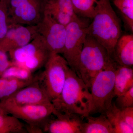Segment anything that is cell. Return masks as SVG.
<instances>
[{
	"label": "cell",
	"instance_id": "obj_1",
	"mask_svg": "<svg viewBox=\"0 0 133 133\" xmlns=\"http://www.w3.org/2000/svg\"><path fill=\"white\" fill-rule=\"evenodd\" d=\"M51 102L57 111L74 114L84 118L89 115L92 99L89 88L70 68L60 95Z\"/></svg>",
	"mask_w": 133,
	"mask_h": 133
},
{
	"label": "cell",
	"instance_id": "obj_2",
	"mask_svg": "<svg viewBox=\"0 0 133 133\" xmlns=\"http://www.w3.org/2000/svg\"><path fill=\"white\" fill-rule=\"evenodd\" d=\"M92 19L88 26V34L106 49L111 57L115 45L121 36L122 30L120 20L110 0H97Z\"/></svg>",
	"mask_w": 133,
	"mask_h": 133
},
{
	"label": "cell",
	"instance_id": "obj_3",
	"mask_svg": "<svg viewBox=\"0 0 133 133\" xmlns=\"http://www.w3.org/2000/svg\"><path fill=\"white\" fill-rule=\"evenodd\" d=\"M113 62L106 49L88 34L79 57L76 74L89 88L97 74Z\"/></svg>",
	"mask_w": 133,
	"mask_h": 133
},
{
	"label": "cell",
	"instance_id": "obj_4",
	"mask_svg": "<svg viewBox=\"0 0 133 133\" xmlns=\"http://www.w3.org/2000/svg\"><path fill=\"white\" fill-rule=\"evenodd\" d=\"M113 62L99 72L94 79L90 87L91 107L89 115L100 113L105 114L112 104L114 93L115 67Z\"/></svg>",
	"mask_w": 133,
	"mask_h": 133
},
{
	"label": "cell",
	"instance_id": "obj_5",
	"mask_svg": "<svg viewBox=\"0 0 133 133\" xmlns=\"http://www.w3.org/2000/svg\"><path fill=\"white\" fill-rule=\"evenodd\" d=\"M44 67L42 72L35 77L51 102L60 95L70 67L64 57L58 54H51Z\"/></svg>",
	"mask_w": 133,
	"mask_h": 133
},
{
	"label": "cell",
	"instance_id": "obj_6",
	"mask_svg": "<svg viewBox=\"0 0 133 133\" xmlns=\"http://www.w3.org/2000/svg\"><path fill=\"white\" fill-rule=\"evenodd\" d=\"M90 19L77 16L66 26V37L62 54L70 68L76 73L80 54L88 35Z\"/></svg>",
	"mask_w": 133,
	"mask_h": 133
},
{
	"label": "cell",
	"instance_id": "obj_7",
	"mask_svg": "<svg viewBox=\"0 0 133 133\" xmlns=\"http://www.w3.org/2000/svg\"><path fill=\"white\" fill-rule=\"evenodd\" d=\"M43 15L42 0H9V25H36Z\"/></svg>",
	"mask_w": 133,
	"mask_h": 133
},
{
	"label": "cell",
	"instance_id": "obj_8",
	"mask_svg": "<svg viewBox=\"0 0 133 133\" xmlns=\"http://www.w3.org/2000/svg\"><path fill=\"white\" fill-rule=\"evenodd\" d=\"M0 107L5 114L11 115L26 123L38 125L43 129L45 122L55 111L52 103L45 105H17L1 100Z\"/></svg>",
	"mask_w": 133,
	"mask_h": 133
},
{
	"label": "cell",
	"instance_id": "obj_9",
	"mask_svg": "<svg viewBox=\"0 0 133 133\" xmlns=\"http://www.w3.org/2000/svg\"><path fill=\"white\" fill-rule=\"evenodd\" d=\"M36 27L38 34L42 37L51 54H62L66 37V26L43 13Z\"/></svg>",
	"mask_w": 133,
	"mask_h": 133
},
{
	"label": "cell",
	"instance_id": "obj_10",
	"mask_svg": "<svg viewBox=\"0 0 133 133\" xmlns=\"http://www.w3.org/2000/svg\"><path fill=\"white\" fill-rule=\"evenodd\" d=\"M38 34L36 25H9L6 35L0 40V50L9 52L30 42Z\"/></svg>",
	"mask_w": 133,
	"mask_h": 133
},
{
	"label": "cell",
	"instance_id": "obj_11",
	"mask_svg": "<svg viewBox=\"0 0 133 133\" xmlns=\"http://www.w3.org/2000/svg\"><path fill=\"white\" fill-rule=\"evenodd\" d=\"M1 100L17 105H45L52 103L39 85L36 77L31 84Z\"/></svg>",
	"mask_w": 133,
	"mask_h": 133
},
{
	"label": "cell",
	"instance_id": "obj_12",
	"mask_svg": "<svg viewBox=\"0 0 133 133\" xmlns=\"http://www.w3.org/2000/svg\"><path fill=\"white\" fill-rule=\"evenodd\" d=\"M56 118L50 117L45 122L43 130L49 133H81L82 118L74 114L62 113L55 110L53 114Z\"/></svg>",
	"mask_w": 133,
	"mask_h": 133
},
{
	"label": "cell",
	"instance_id": "obj_13",
	"mask_svg": "<svg viewBox=\"0 0 133 133\" xmlns=\"http://www.w3.org/2000/svg\"><path fill=\"white\" fill-rule=\"evenodd\" d=\"M43 13L66 26L77 17L71 0H42Z\"/></svg>",
	"mask_w": 133,
	"mask_h": 133
},
{
	"label": "cell",
	"instance_id": "obj_14",
	"mask_svg": "<svg viewBox=\"0 0 133 133\" xmlns=\"http://www.w3.org/2000/svg\"><path fill=\"white\" fill-rule=\"evenodd\" d=\"M111 58L118 65L132 67L133 34L120 37L115 45Z\"/></svg>",
	"mask_w": 133,
	"mask_h": 133
},
{
	"label": "cell",
	"instance_id": "obj_15",
	"mask_svg": "<svg viewBox=\"0 0 133 133\" xmlns=\"http://www.w3.org/2000/svg\"><path fill=\"white\" fill-rule=\"evenodd\" d=\"M45 47L47 48L45 42L38 34L29 43L8 52L14 64L19 65L33 57L39 50Z\"/></svg>",
	"mask_w": 133,
	"mask_h": 133
},
{
	"label": "cell",
	"instance_id": "obj_16",
	"mask_svg": "<svg viewBox=\"0 0 133 133\" xmlns=\"http://www.w3.org/2000/svg\"><path fill=\"white\" fill-rule=\"evenodd\" d=\"M133 87L132 67L116 64L114 81L115 97L121 95Z\"/></svg>",
	"mask_w": 133,
	"mask_h": 133
},
{
	"label": "cell",
	"instance_id": "obj_17",
	"mask_svg": "<svg viewBox=\"0 0 133 133\" xmlns=\"http://www.w3.org/2000/svg\"><path fill=\"white\" fill-rule=\"evenodd\" d=\"M87 121L83 122L81 133H114L112 127L105 114L98 117L88 115Z\"/></svg>",
	"mask_w": 133,
	"mask_h": 133
},
{
	"label": "cell",
	"instance_id": "obj_18",
	"mask_svg": "<svg viewBox=\"0 0 133 133\" xmlns=\"http://www.w3.org/2000/svg\"><path fill=\"white\" fill-rule=\"evenodd\" d=\"M105 114L112 127L114 133H133V129L124 121L121 114V109L116 107L115 103L109 107Z\"/></svg>",
	"mask_w": 133,
	"mask_h": 133
},
{
	"label": "cell",
	"instance_id": "obj_19",
	"mask_svg": "<svg viewBox=\"0 0 133 133\" xmlns=\"http://www.w3.org/2000/svg\"><path fill=\"white\" fill-rule=\"evenodd\" d=\"M35 80H23L15 78H0V100L8 97L17 91L29 85Z\"/></svg>",
	"mask_w": 133,
	"mask_h": 133
},
{
	"label": "cell",
	"instance_id": "obj_20",
	"mask_svg": "<svg viewBox=\"0 0 133 133\" xmlns=\"http://www.w3.org/2000/svg\"><path fill=\"white\" fill-rule=\"evenodd\" d=\"M25 125L15 116L0 114V133H27Z\"/></svg>",
	"mask_w": 133,
	"mask_h": 133
},
{
	"label": "cell",
	"instance_id": "obj_21",
	"mask_svg": "<svg viewBox=\"0 0 133 133\" xmlns=\"http://www.w3.org/2000/svg\"><path fill=\"white\" fill-rule=\"evenodd\" d=\"M51 54L48 48L45 47L39 50L33 57L19 66L26 68L33 73L44 66Z\"/></svg>",
	"mask_w": 133,
	"mask_h": 133
},
{
	"label": "cell",
	"instance_id": "obj_22",
	"mask_svg": "<svg viewBox=\"0 0 133 133\" xmlns=\"http://www.w3.org/2000/svg\"><path fill=\"white\" fill-rule=\"evenodd\" d=\"M74 12L78 16L92 19L97 0H71Z\"/></svg>",
	"mask_w": 133,
	"mask_h": 133
},
{
	"label": "cell",
	"instance_id": "obj_23",
	"mask_svg": "<svg viewBox=\"0 0 133 133\" xmlns=\"http://www.w3.org/2000/svg\"><path fill=\"white\" fill-rule=\"evenodd\" d=\"M123 19L126 27L133 31V0H114Z\"/></svg>",
	"mask_w": 133,
	"mask_h": 133
},
{
	"label": "cell",
	"instance_id": "obj_24",
	"mask_svg": "<svg viewBox=\"0 0 133 133\" xmlns=\"http://www.w3.org/2000/svg\"><path fill=\"white\" fill-rule=\"evenodd\" d=\"M1 77L23 80H30L34 78L32 72L30 71L24 67L14 64L9 66L4 71Z\"/></svg>",
	"mask_w": 133,
	"mask_h": 133
},
{
	"label": "cell",
	"instance_id": "obj_25",
	"mask_svg": "<svg viewBox=\"0 0 133 133\" xmlns=\"http://www.w3.org/2000/svg\"><path fill=\"white\" fill-rule=\"evenodd\" d=\"M9 0H0V40L4 37L8 28Z\"/></svg>",
	"mask_w": 133,
	"mask_h": 133
},
{
	"label": "cell",
	"instance_id": "obj_26",
	"mask_svg": "<svg viewBox=\"0 0 133 133\" xmlns=\"http://www.w3.org/2000/svg\"><path fill=\"white\" fill-rule=\"evenodd\" d=\"M115 103L119 109L133 107V87L128 91L117 96Z\"/></svg>",
	"mask_w": 133,
	"mask_h": 133
},
{
	"label": "cell",
	"instance_id": "obj_27",
	"mask_svg": "<svg viewBox=\"0 0 133 133\" xmlns=\"http://www.w3.org/2000/svg\"><path fill=\"white\" fill-rule=\"evenodd\" d=\"M121 114L124 121L133 129V107L121 109Z\"/></svg>",
	"mask_w": 133,
	"mask_h": 133
},
{
	"label": "cell",
	"instance_id": "obj_28",
	"mask_svg": "<svg viewBox=\"0 0 133 133\" xmlns=\"http://www.w3.org/2000/svg\"><path fill=\"white\" fill-rule=\"evenodd\" d=\"M27 133H42L44 132L42 128L38 125L36 124L27 123L25 125Z\"/></svg>",
	"mask_w": 133,
	"mask_h": 133
},
{
	"label": "cell",
	"instance_id": "obj_29",
	"mask_svg": "<svg viewBox=\"0 0 133 133\" xmlns=\"http://www.w3.org/2000/svg\"><path fill=\"white\" fill-rule=\"evenodd\" d=\"M14 65L12 61L9 59L5 61H0V78L1 77L4 71L9 66Z\"/></svg>",
	"mask_w": 133,
	"mask_h": 133
},
{
	"label": "cell",
	"instance_id": "obj_30",
	"mask_svg": "<svg viewBox=\"0 0 133 133\" xmlns=\"http://www.w3.org/2000/svg\"><path fill=\"white\" fill-rule=\"evenodd\" d=\"M2 113H5V112L3 111L2 109L0 107V114Z\"/></svg>",
	"mask_w": 133,
	"mask_h": 133
}]
</instances>
